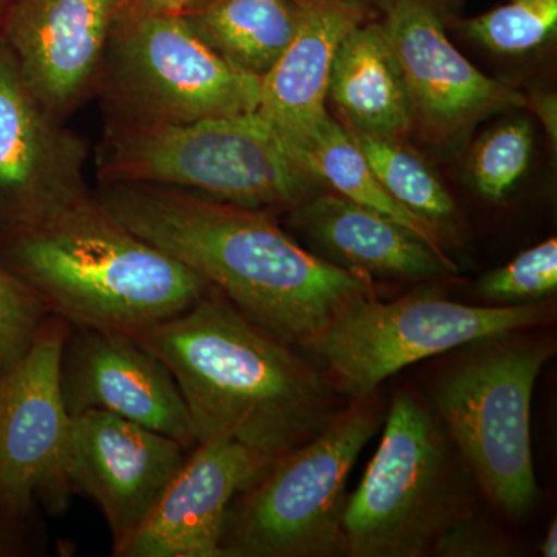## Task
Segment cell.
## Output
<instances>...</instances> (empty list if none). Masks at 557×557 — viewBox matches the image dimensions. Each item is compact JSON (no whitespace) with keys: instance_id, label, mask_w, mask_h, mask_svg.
<instances>
[{"instance_id":"cell-23","label":"cell","mask_w":557,"mask_h":557,"mask_svg":"<svg viewBox=\"0 0 557 557\" xmlns=\"http://www.w3.org/2000/svg\"><path fill=\"white\" fill-rule=\"evenodd\" d=\"M463 28L498 54H525L555 36L557 0H511L463 22Z\"/></svg>"},{"instance_id":"cell-24","label":"cell","mask_w":557,"mask_h":557,"mask_svg":"<svg viewBox=\"0 0 557 557\" xmlns=\"http://www.w3.org/2000/svg\"><path fill=\"white\" fill-rule=\"evenodd\" d=\"M533 131L527 120L500 124L479 139L469 157V177L487 200L507 197L530 168Z\"/></svg>"},{"instance_id":"cell-7","label":"cell","mask_w":557,"mask_h":557,"mask_svg":"<svg viewBox=\"0 0 557 557\" xmlns=\"http://www.w3.org/2000/svg\"><path fill=\"white\" fill-rule=\"evenodd\" d=\"M491 338L443 376L434 392L442 426L480 493L498 515L525 519L539 502L531 453V405L552 343Z\"/></svg>"},{"instance_id":"cell-22","label":"cell","mask_w":557,"mask_h":557,"mask_svg":"<svg viewBox=\"0 0 557 557\" xmlns=\"http://www.w3.org/2000/svg\"><path fill=\"white\" fill-rule=\"evenodd\" d=\"M362 156L384 189L398 203L438 230L456 215V203L434 171L399 138L354 134Z\"/></svg>"},{"instance_id":"cell-10","label":"cell","mask_w":557,"mask_h":557,"mask_svg":"<svg viewBox=\"0 0 557 557\" xmlns=\"http://www.w3.org/2000/svg\"><path fill=\"white\" fill-rule=\"evenodd\" d=\"M70 325L49 317L25 357L0 379V509L27 518L36 505L67 511L70 417L62 399V347Z\"/></svg>"},{"instance_id":"cell-30","label":"cell","mask_w":557,"mask_h":557,"mask_svg":"<svg viewBox=\"0 0 557 557\" xmlns=\"http://www.w3.org/2000/svg\"><path fill=\"white\" fill-rule=\"evenodd\" d=\"M13 0H0V33H2L3 21H5L7 11H9Z\"/></svg>"},{"instance_id":"cell-26","label":"cell","mask_w":557,"mask_h":557,"mask_svg":"<svg viewBox=\"0 0 557 557\" xmlns=\"http://www.w3.org/2000/svg\"><path fill=\"white\" fill-rule=\"evenodd\" d=\"M487 299L525 304L553 295L557 288V240L555 237L520 252L508 265L491 271L479 282Z\"/></svg>"},{"instance_id":"cell-13","label":"cell","mask_w":557,"mask_h":557,"mask_svg":"<svg viewBox=\"0 0 557 557\" xmlns=\"http://www.w3.org/2000/svg\"><path fill=\"white\" fill-rule=\"evenodd\" d=\"M188 453L177 440L101 410L70 418V487L100 508L112 549L145 522Z\"/></svg>"},{"instance_id":"cell-12","label":"cell","mask_w":557,"mask_h":557,"mask_svg":"<svg viewBox=\"0 0 557 557\" xmlns=\"http://www.w3.org/2000/svg\"><path fill=\"white\" fill-rule=\"evenodd\" d=\"M60 384L69 416L101 410L197 445L185 399L163 359L132 332L70 327Z\"/></svg>"},{"instance_id":"cell-28","label":"cell","mask_w":557,"mask_h":557,"mask_svg":"<svg viewBox=\"0 0 557 557\" xmlns=\"http://www.w3.org/2000/svg\"><path fill=\"white\" fill-rule=\"evenodd\" d=\"M207 2L208 0H120L119 20L116 22L161 16V14L186 16V14L200 9Z\"/></svg>"},{"instance_id":"cell-29","label":"cell","mask_w":557,"mask_h":557,"mask_svg":"<svg viewBox=\"0 0 557 557\" xmlns=\"http://www.w3.org/2000/svg\"><path fill=\"white\" fill-rule=\"evenodd\" d=\"M542 556L556 557L557 556V522L556 519L552 520L548 525L547 534H545L544 544L541 547Z\"/></svg>"},{"instance_id":"cell-20","label":"cell","mask_w":557,"mask_h":557,"mask_svg":"<svg viewBox=\"0 0 557 557\" xmlns=\"http://www.w3.org/2000/svg\"><path fill=\"white\" fill-rule=\"evenodd\" d=\"M306 3L307 0H208L185 17L211 49L262 79L298 30Z\"/></svg>"},{"instance_id":"cell-27","label":"cell","mask_w":557,"mask_h":557,"mask_svg":"<svg viewBox=\"0 0 557 557\" xmlns=\"http://www.w3.org/2000/svg\"><path fill=\"white\" fill-rule=\"evenodd\" d=\"M432 552L440 556H498L504 547L493 531L474 523V515H471L450 527Z\"/></svg>"},{"instance_id":"cell-15","label":"cell","mask_w":557,"mask_h":557,"mask_svg":"<svg viewBox=\"0 0 557 557\" xmlns=\"http://www.w3.org/2000/svg\"><path fill=\"white\" fill-rule=\"evenodd\" d=\"M120 0H13L2 39L54 119L97 90Z\"/></svg>"},{"instance_id":"cell-6","label":"cell","mask_w":557,"mask_h":557,"mask_svg":"<svg viewBox=\"0 0 557 557\" xmlns=\"http://www.w3.org/2000/svg\"><path fill=\"white\" fill-rule=\"evenodd\" d=\"M381 423L383 408L373 392L339 409L309 442L271 461L231 504L222 557L344 556L348 474Z\"/></svg>"},{"instance_id":"cell-14","label":"cell","mask_w":557,"mask_h":557,"mask_svg":"<svg viewBox=\"0 0 557 557\" xmlns=\"http://www.w3.org/2000/svg\"><path fill=\"white\" fill-rule=\"evenodd\" d=\"M381 25L408 83L413 126L429 138L457 137L496 110L523 104L450 42L437 0H387Z\"/></svg>"},{"instance_id":"cell-17","label":"cell","mask_w":557,"mask_h":557,"mask_svg":"<svg viewBox=\"0 0 557 557\" xmlns=\"http://www.w3.org/2000/svg\"><path fill=\"white\" fill-rule=\"evenodd\" d=\"M366 21L358 0H307L293 39L260 79L258 113L296 152H304L327 120L330 72L347 33Z\"/></svg>"},{"instance_id":"cell-3","label":"cell","mask_w":557,"mask_h":557,"mask_svg":"<svg viewBox=\"0 0 557 557\" xmlns=\"http://www.w3.org/2000/svg\"><path fill=\"white\" fill-rule=\"evenodd\" d=\"M0 259L70 327L137 332L188 310L211 287L95 194L0 234Z\"/></svg>"},{"instance_id":"cell-25","label":"cell","mask_w":557,"mask_h":557,"mask_svg":"<svg viewBox=\"0 0 557 557\" xmlns=\"http://www.w3.org/2000/svg\"><path fill=\"white\" fill-rule=\"evenodd\" d=\"M49 317L38 293L0 259V379L30 350Z\"/></svg>"},{"instance_id":"cell-18","label":"cell","mask_w":557,"mask_h":557,"mask_svg":"<svg viewBox=\"0 0 557 557\" xmlns=\"http://www.w3.org/2000/svg\"><path fill=\"white\" fill-rule=\"evenodd\" d=\"M289 223L359 276L423 281L457 271L416 234L339 194H314L289 211Z\"/></svg>"},{"instance_id":"cell-5","label":"cell","mask_w":557,"mask_h":557,"mask_svg":"<svg viewBox=\"0 0 557 557\" xmlns=\"http://www.w3.org/2000/svg\"><path fill=\"white\" fill-rule=\"evenodd\" d=\"M383 428L380 448L347 498L344 556H426L450 527L474 515L471 474L445 428L410 392L395 395Z\"/></svg>"},{"instance_id":"cell-11","label":"cell","mask_w":557,"mask_h":557,"mask_svg":"<svg viewBox=\"0 0 557 557\" xmlns=\"http://www.w3.org/2000/svg\"><path fill=\"white\" fill-rule=\"evenodd\" d=\"M87 146L33 94L0 36V234L90 196Z\"/></svg>"},{"instance_id":"cell-9","label":"cell","mask_w":557,"mask_h":557,"mask_svg":"<svg viewBox=\"0 0 557 557\" xmlns=\"http://www.w3.org/2000/svg\"><path fill=\"white\" fill-rule=\"evenodd\" d=\"M553 317L552 307L537 302L478 307L431 295L391 302L370 296L344 310L309 350L358 398L418 361L548 324Z\"/></svg>"},{"instance_id":"cell-16","label":"cell","mask_w":557,"mask_h":557,"mask_svg":"<svg viewBox=\"0 0 557 557\" xmlns=\"http://www.w3.org/2000/svg\"><path fill=\"white\" fill-rule=\"evenodd\" d=\"M271 461L228 437L197 443L145 522L115 557H222L231 504Z\"/></svg>"},{"instance_id":"cell-1","label":"cell","mask_w":557,"mask_h":557,"mask_svg":"<svg viewBox=\"0 0 557 557\" xmlns=\"http://www.w3.org/2000/svg\"><path fill=\"white\" fill-rule=\"evenodd\" d=\"M95 196L289 346L309 348L351 304L375 296L370 278L300 247L270 212L163 186L102 185Z\"/></svg>"},{"instance_id":"cell-21","label":"cell","mask_w":557,"mask_h":557,"mask_svg":"<svg viewBox=\"0 0 557 557\" xmlns=\"http://www.w3.org/2000/svg\"><path fill=\"white\" fill-rule=\"evenodd\" d=\"M300 159L319 183H325L339 196L398 223L416 234L440 258L453 262L443 251L438 230L403 207L384 189L357 143L338 120L327 116L309 148L300 153Z\"/></svg>"},{"instance_id":"cell-4","label":"cell","mask_w":557,"mask_h":557,"mask_svg":"<svg viewBox=\"0 0 557 557\" xmlns=\"http://www.w3.org/2000/svg\"><path fill=\"white\" fill-rule=\"evenodd\" d=\"M97 171L102 185L163 186L265 212L292 211L321 185L258 112L180 124L108 121Z\"/></svg>"},{"instance_id":"cell-8","label":"cell","mask_w":557,"mask_h":557,"mask_svg":"<svg viewBox=\"0 0 557 557\" xmlns=\"http://www.w3.org/2000/svg\"><path fill=\"white\" fill-rule=\"evenodd\" d=\"M97 89L110 123L247 115L260 101L259 76L225 60L174 14L116 22Z\"/></svg>"},{"instance_id":"cell-2","label":"cell","mask_w":557,"mask_h":557,"mask_svg":"<svg viewBox=\"0 0 557 557\" xmlns=\"http://www.w3.org/2000/svg\"><path fill=\"white\" fill-rule=\"evenodd\" d=\"M132 333L170 368L197 443L228 437L273 461L339 410L329 381L295 347L214 287L177 317Z\"/></svg>"},{"instance_id":"cell-19","label":"cell","mask_w":557,"mask_h":557,"mask_svg":"<svg viewBox=\"0 0 557 557\" xmlns=\"http://www.w3.org/2000/svg\"><path fill=\"white\" fill-rule=\"evenodd\" d=\"M354 134L401 138L413 127L408 83L381 22H361L339 44L327 102Z\"/></svg>"}]
</instances>
